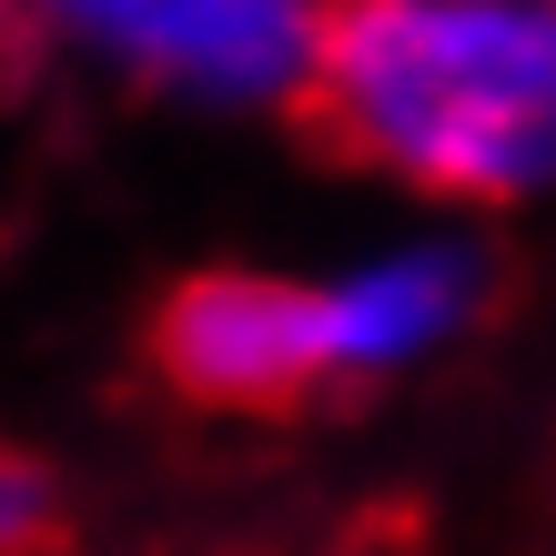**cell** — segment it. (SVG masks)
Here are the masks:
<instances>
[{
  "label": "cell",
  "mask_w": 556,
  "mask_h": 556,
  "mask_svg": "<svg viewBox=\"0 0 556 556\" xmlns=\"http://www.w3.org/2000/svg\"><path fill=\"white\" fill-rule=\"evenodd\" d=\"M304 122L425 203L556 192V0H334Z\"/></svg>",
  "instance_id": "6da1fadb"
},
{
  "label": "cell",
  "mask_w": 556,
  "mask_h": 556,
  "mask_svg": "<svg viewBox=\"0 0 556 556\" xmlns=\"http://www.w3.org/2000/svg\"><path fill=\"white\" fill-rule=\"evenodd\" d=\"M21 41L203 112H304L334 0H0Z\"/></svg>",
  "instance_id": "7a4b0ae2"
},
{
  "label": "cell",
  "mask_w": 556,
  "mask_h": 556,
  "mask_svg": "<svg viewBox=\"0 0 556 556\" xmlns=\"http://www.w3.org/2000/svg\"><path fill=\"white\" fill-rule=\"evenodd\" d=\"M152 365L173 395L192 405H233V415H264V405H304L324 384V324H314V283L293 274H243V264H213V274H182L152 314Z\"/></svg>",
  "instance_id": "3957f363"
},
{
  "label": "cell",
  "mask_w": 556,
  "mask_h": 556,
  "mask_svg": "<svg viewBox=\"0 0 556 556\" xmlns=\"http://www.w3.org/2000/svg\"><path fill=\"white\" fill-rule=\"evenodd\" d=\"M485 314V253L476 243H395L314 283L324 324V384H384L435 365Z\"/></svg>",
  "instance_id": "277c9868"
},
{
  "label": "cell",
  "mask_w": 556,
  "mask_h": 556,
  "mask_svg": "<svg viewBox=\"0 0 556 556\" xmlns=\"http://www.w3.org/2000/svg\"><path fill=\"white\" fill-rule=\"evenodd\" d=\"M61 536V476L30 445H0V556H41Z\"/></svg>",
  "instance_id": "5b68a950"
}]
</instances>
